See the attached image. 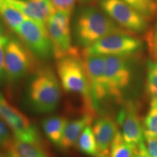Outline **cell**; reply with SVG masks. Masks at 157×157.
I'll use <instances>...</instances> for the list:
<instances>
[{
    "instance_id": "cell-1",
    "label": "cell",
    "mask_w": 157,
    "mask_h": 157,
    "mask_svg": "<svg viewBox=\"0 0 157 157\" xmlns=\"http://www.w3.org/2000/svg\"><path fill=\"white\" fill-rule=\"evenodd\" d=\"M61 98L58 75L49 66L36 68L29 78L26 101L35 113H48L57 109Z\"/></svg>"
},
{
    "instance_id": "cell-2",
    "label": "cell",
    "mask_w": 157,
    "mask_h": 157,
    "mask_svg": "<svg viewBox=\"0 0 157 157\" xmlns=\"http://www.w3.org/2000/svg\"><path fill=\"white\" fill-rule=\"evenodd\" d=\"M57 60V75L61 87L66 93L80 95L86 111L95 113L89 80L78 49Z\"/></svg>"
},
{
    "instance_id": "cell-3",
    "label": "cell",
    "mask_w": 157,
    "mask_h": 157,
    "mask_svg": "<svg viewBox=\"0 0 157 157\" xmlns=\"http://www.w3.org/2000/svg\"><path fill=\"white\" fill-rule=\"evenodd\" d=\"M124 32L129 31L118 27L112 20L92 7L82 12L75 26L76 40L84 48L108 35Z\"/></svg>"
},
{
    "instance_id": "cell-4",
    "label": "cell",
    "mask_w": 157,
    "mask_h": 157,
    "mask_svg": "<svg viewBox=\"0 0 157 157\" xmlns=\"http://www.w3.org/2000/svg\"><path fill=\"white\" fill-rule=\"evenodd\" d=\"M34 56L17 39H9L5 54L6 80L10 83H16L32 74L37 68Z\"/></svg>"
},
{
    "instance_id": "cell-5",
    "label": "cell",
    "mask_w": 157,
    "mask_h": 157,
    "mask_svg": "<svg viewBox=\"0 0 157 157\" xmlns=\"http://www.w3.org/2000/svg\"><path fill=\"white\" fill-rule=\"evenodd\" d=\"M0 117L2 118L14 137L26 142L41 143L43 141L36 126L29 118L13 106L0 93Z\"/></svg>"
},
{
    "instance_id": "cell-6",
    "label": "cell",
    "mask_w": 157,
    "mask_h": 157,
    "mask_svg": "<svg viewBox=\"0 0 157 157\" xmlns=\"http://www.w3.org/2000/svg\"><path fill=\"white\" fill-rule=\"evenodd\" d=\"M16 33L23 44L37 58L47 60L53 55L52 42L45 23L27 18L20 25Z\"/></svg>"
},
{
    "instance_id": "cell-7",
    "label": "cell",
    "mask_w": 157,
    "mask_h": 157,
    "mask_svg": "<svg viewBox=\"0 0 157 157\" xmlns=\"http://www.w3.org/2000/svg\"><path fill=\"white\" fill-rule=\"evenodd\" d=\"M142 45L141 40L131 32L117 33L103 37L83 51L103 56H129L140 50Z\"/></svg>"
},
{
    "instance_id": "cell-8",
    "label": "cell",
    "mask_w": 157,
    "mask_h": 157,
    "mask_svg": "<svg viewBox=\"0 0 157 157\" xmlns=\"http://www.w3.org/2000/svg\"><path fill=\"white\" fill-rule=\"evenodd\" d=\"M71 16L70 13L56 11L46 23L53 48V56L57 60L71 53L76 49L71 43Z\"/></svg>"
},
{
    "instance_id": "cell-9",
    "label": "cell",
    "mask_w": 157,
    "mask_h": 157,
    "mask_svg": "<svg viewBox=\"0 0 157 157\" xmlns=\"http://www.w3.org/2000/svg\"><path fill=\"white\" fill-rule=\"evenodd\" d=\"M127 57L105 56V77L108 96L120 100L131 80Z\"/></svg>"
},
{
    "instance_id": "cell-10",
    "label": "cell",
    "mask_w": 157,
    "mask_h": 157,
    "mask_svg": "<svg viewBox=\"0 0 157 157\" xmlns=\"http://www.w3.org/2000/svg\"><path fill=\"white\" fill-rule=\"evenodd\" d=\"M103 10L129 32H142L148 26L147 18L123 0H102Z\"/></svg>"
},
{
    "instance_id": "cell-11",
    "label": "cell",
    "mask_w": 157,
    "mask_h": 157,
    "mask_svg": "<svg viewBox=\"0 0 157 157\" xmlns=\"http://www.w3.org/2000/svg\"><path fill=\"white\" fill-rule=\"evenodd\" d=\"M82 60L87 72L95 111L99 103L108 97L105 77V56L82 52Z\"/></svg>"
},
{
    "instance_id": "cell-12",
    "label": "cell",
    "mask_w": 157,
    "mask_h": 157,
    "mask_svg": "<svg viewBox=\"0 0 157 157\" xmlns=\"http://www.w3.org/2000/svg\"><path fill=\"white\" fill-rule=\"evenodd\" d=\"M117 124L120 125V132L126 142L135 146L144 143L143 123L137 105L132 101H128L121 109L118 114Z\"/></svg>"
},
{
    "instance_id": "cell-13",
    "label": "cell",
    "mask_w": 157,
    "mask_h": 157,
    "mask_svg": "<svg viewBox=\"0 0 157 157\" xmlns=\"http://www.w3.org/2000/svg\"><path fill=\"white\" fill-rule=\"evenodd\" d=\"M98 146L97 157H110V150L118 130L117 122L109 116L97 118L93 124Z\"/></svg>"
},
{
    "instance_id": "cell-14",
    "label": "cell",
    "mask_w": 157,
    "mask_h": 157,
    "mask_svg": "<svg viewBox=\"0 0 157 157\" xmlns=\"http://www.w3.org/2000/svg\"><path fill=\"white\" fill-rule=\"evenodd\" d=\"M29 19L46 24L56 12L50 0H8Z\"/></svg>"
},
{
    "instance_id": "cell-15",
    "label": "cell",
    "mask_w": 157,
    "mask_h": 157,
    "mask_svg": "<svg viewBox=\"0 0 157 157\" xmlns=\"http://www.w3.org/2000/svg\"><path fill=\"white\" fill-rule=\"evenodd\" d=\"M95 113L86 111L83 115L74 120L68 121L65 127L63 135L58 147L68 150L75 146L83 130L93 123Z\"/></svg>"
},
{
    "instance_id": "cell-16",
    "label": "cell",
    "mask_w": 157,
    "mask_h": 157,
    "mask_svg": "<svg viewBox=\"0 0 157 157\" xmlns=\"http://www.w3.org/2000/svg\"><path fill=\"white\" fill-rule=\"evenodd\" d=\"M5 150L7 157H51L44 144L26 142L15 137Z\"/></svg>"
},
{
    "instance_id": "cell-17",
    "label": "cell",
    "mask_w": 157,
    "mask_h": 157,
    "mask_svg": "<svg viewBox=\"0 0 157 157\" xmlns=\"http://www.w3.org/2000/svg\"><path fill=\"white\" fill-rule=\"evenodd\" d=\"M66 118L59 116L48 117L42 122V127L48 140L57 146H59L66 124Z\"/></svg>"
},
{
    "instance_id": "cell-18",
    "label": "cell",
    "mask_w": 157,
    "mask_h": 157,
    "mask_svg": "<svg viewBox=\"0 0 157 157\" xmlns=\"http://www.w3.org/2000/svg\"><path fill=\"white\" fill-rule=\"evenodd\" d=\"M0 17L15 32H16L23 21L28 18L8 0H0Z\"/></svg>"
},
{
    "instance_id": "cell-19",
    "label": "cell",
    "mask_w": 157,
    "mask_h": 157,
    "mask_svg": "<svg viewBox=\"0 0 157 157\" xmlns=\"http://www.w3.org/2000/svg\"><path fill=\"white\" fill-rule=\"evenodd\" d=\"M137 151V146L126 142L120 131H118L111 143L110 157H134Z\"/></svg>"
},
{
    "instance_id": "cell-20",
    "label": "cell",
    "mask_w": 157,
    "mask_h": 157,
    "mask_svg": "<svg viewBox=\"0 0 157 157\" xmlns=\"http://www.w3.org/2000/svg\"><path fill=\"white\" fill-rule=\"evenodd\" d=\"M78 150L84 154L97 157L98 146L93 127L89 125L84 129L76 143Z\"/></svg>"
},
{
    "instance_id": "cell-21",
    "label": "cell",
    "mask_w": 157,
    "mask_h": 157,
    "mask_svg": "<svg viewBox=\"0 0 157 157\" xmlns=\"http://www.w3.org/2000/svg\"><path fill=\"white\" fill-rule=\"evenodd\" d=\"M147 19L154 16L157 10L156 0H123Z\"/></svg>"
},
{
    "instance_id": "cell-22",
    "label": "cell",
    "mask_w": 157,
    "mask_h": 157,
    "mask_svg": "<svg viewBox=\"0 0 157 157\" xmlns=\"http://www.w3.org/2000/svg\"><path fill=\"white\" fill-rule=\"evenodd\" d=\"M144 129L157 137V98L151 97L148 111L143 120Z\"/></svg>"
},
{
    "instance_id": "cell-23",
    "label": "cell",
    "mask_w": 157,
    "mask_h": 157,
    "mask_svg": "<svg viewBox=\"0 0 157 157\" xmlns=\"http://www.w3.org/2000/svg\"><path fill=\"white\" fill-rule=\"evenodd\" d=\"M147 91L151 97L157 98V60L147 62Z\"/></svg>"
},
{
    "instance_id": "cell-24",
    "label": "cell",
    "mask_w": 157,
    "mask_h": 157,
    "mask_svg": "<svg viewBox=\"0 0 157 157\" xmlns=\"http://www.w3.org/2000/svg\"><path fill=\"white\" fill-rule=\"evenodd\" d=\"M8 36L5 35L3 32L2 25L0 21V84L6 81L5 70V48L8 41Z\"/></svg>"
},
{
    "instance_id": "cell-25",
    "label": "cell",
    "mask_w": 157,
    "mask_h": 157,
    "mask_svg": "<svg viewBox=\"0 0 157 157\" xmlns=\"http://www.w3.org/2000/svg\"><path fill=\"white\" fill-rule=\"evenodd\" d=\"M50 2L56 11L65 12L72 14L76 0H50Z\"/></svg>"
},
{
    "instance_id": "cell-26",
    "label": "cell",
    "mask_w": 157,
    "mask_h": 157,
    "mask_svg": "<svg viewBox=\"0 0 157 157\" xmlns=\"http://www.w3.org/2000/svg\"><path fill=\"white\" fill-rule=\"evenodd\" d=\"M146 42L151 60H157V31H149L146 34Z\"/></svg>"
},
{
    "instance_id": "cell-27",
    "label": "cell",
    "mask_w": 157,
    "mask_h": 157,
    "mask_svg": "<svg viewBox=\"0 0 157 157\" xmlns=\"http://www.w3.org/2000/svg\"><path fill=\"white\" fill-rule=\"evenodd\" d=\"M12 139L13 137L11 136L9 127L4 121L2 118L0 117V147L5 149Z\"/></svg>"
},
{
    "instance_id": "cell-28",
    "label": "cell",
    "mask_w": 157,
    "mask_h": 157,
    "mask_svg": "<svg viewBox=\"0 0 157 157\" xmlns=\"http://www.w3.org/2000/svg\"><path fill=\"white\" fill-rule=\"evenodd\" d=\"M145 140L148 152L151 157H157V137L144 130Z\"/></svg>"
},
{
    "instance_id": "cell-29",
    "label": "cell",
    "mask_w": 157,
    "mask_h": 157,
    "mask_svg": "<svg viewBox=\"0 0 157 157\" xmlns=\"http://www.w3.org/2000/svg\"><path fill=\"white\" fill-rule=\"evenodd\" d=\"M134 157H151L147 150L146 143H142L137 146V151Z\"/></svg>"
},
{
    "instance_id": "cell-30",
    "label": "cell",
    "mask_w": 157,
    "mask_h": 157,
    "mask_svg": "<svg viewBox=\"0 0 157 157\" xmlns=\"http://www.w3.org/2000/svg\"><path fill=\"white\" fill-rule=\"evenodd\" d=\"M0 157H7V156H6L5 155H3V154H0Z\"/></svg>"
},
{
    "instance_id": "cell-31",
    "label": "cell",
    "mask_w": 157,
    "mask_h": 157,
    "mask_svg": "<svg viewBox=\"0 0 157 157\" xmlns=\"http://www.w3.org/2000/svg\"><path fill=\"white\" fill-rule=\"evenodd\" d=\"M156 31H157V27H156Z\"/></svg>"
}]
</instances>
